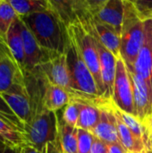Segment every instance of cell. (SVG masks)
Here are the masks:
<instances>
[{"mask_svg": "<svg viewBox=\"0 0 152 153\" xmlns=\"http://www.w3.org/2000/svg\"><path fill=\"white\" fill-rule=\"evenodd\" d=\"M21 19L41 48L48 52L66 53L70 43L67 26L51 8Z\"/></svg>", "mask_w": 152, "mask_h": 153, "instance_id": "obj_1", "label": "cell"}, {"mask_svg": "<svg viewBox=\"0 0 152 153\" xmlns=\"http://www.w3.org/2000/svg\"><path fill=\"white\" fill-rule=\"evenodd\" d=\"M68 34L70 43L65 54L70 78V94L73 98L87 100H96L103 98L73 35L69 31Z\"/></svg>", "mask_w": 152, "mask_h": 153, "instance_id": "obj_2", "label": "cell"}, {"mask_svg": "<svg viewBox=\"0 0 152 153\" xmlns=\"http://www.w3.org/2000/svg\"><path fill=\"white\" fill-rule=\"evenodd\" d=\"M125 14L121 30L120 56L127 67H133L144 39V22L138 15L133 1L124 0Z\"/></svg>", "mask_w": 152, "mask_h": 153, "instance_id": "obj_3", "label": "cell"}, {"mask_svg": "<svg viewBox=\"0 0 152 153\" xmlns=\"http://www.w3.org/2000/svg\"><path fill=\"white\" fill-rule=\"evenodd\" d=\"M27 143L39 151H44L47 144L58 138L57 113L46 108L33 112L24 125Z\"/></svg>", "mask_w": 152, "mask_h": 153, "instance_id": "obj_4", "label": "cell"}, {"mask_svg": "<svg viewBox=\"0 0 152 153\" xmlns=\"http://www.w3.org/2000/svg\"><path fill=\"white\" fill-rule=\"evenodd\" d=\"M67 29L68 31L73 35L85 64L94 77L101 97L105 98V89L101 76L99 56L93 38L86 31L78 19L68 25Z\"/></svg>", "mask_w": 152, "mask_h": 153, "instance_id": "obj_5", "label": "cell"}, {"mask_svg": "<svg viewBox=\"0 0 152 153\" xmlns=\"http://www.w3.org/2000/svg\"><path fill=\"white\" fill-rule=\"evenodd\" d=\"M84 4L97 22L121 36L125 14L124 0H84Z\"/></svg>", "mask_w": 152, "mask_h": 153, "instance_id": "obj_6", "label": "cell"}, {"mask_svg": "<svg viewBox=\"0 0 152 153\" xmlns=\"http://www.w3.org/2000/svg\"><path fill=\"white\" fill-rule=\"evenodd\" d=\"M112 100L119 109L136 117L133 101V82L126 65L121 56L118 57L116 61Z\"/></svg>", "mask_w": 152, "mask_h": 153, "instance_id": "obj_7", "label": "cell"}, {"mask_svg": "<svg viewBox=\"0 0 152 153\" xmlns=\"http://www.w3.org/2000/svg\"><path fill=\"white\" fill-rule=\"evenodd\" d=\"M127 70L133 82L135 116L147 126L152 116L151 92L144 79L136 73L133 67H127Z\"/></svg>", "mask_w": 152, "mask_h": 153, "instance_id": "obj_8", "label": "cell"}, {"mask_svg": "<svg viewBox=\"0 0 152 153\" xmlns=\"http://www.w3.org/2000/svg\"><path fill=\"white\" fill-rule=\"evenodd\" d=\"M36 69L43 74L49 83L64 88L70 92V78L66 54L52 52L48 59L43 62Z\"/></svg>", "mask_w": 152, "mask_h": 153, "instance_id": "obj_9", "label": "cell"}, {"mask_svg": "<svg viewBox=\"0 0 152 153\" xmlns=\"http://www.w3.org/2000/svg\"><path fill=\"white\" fill-rule=\"evenodd\" d=\"M0 95L15 116L25 125L31 116V102L26 81L23 83L15 84L10 90Z\"/></svg>", "mask_w": 152, "mask_h": 153, "instance_id": "obj_10", "label": "cell"}, {"mask_svg": "<svg viewBox=\"0 0 152 153\" xmlns=\"http://www.w3.org/2000/svg\"><path fill=\"white\" fill-rule=\"evenodd\" d=\"M107 100L108 99L105 98L96 100V104L101 109V116L98 125L90 133L107 144L117 143L123 145L119 139L116 117L108 107Z\"/></svg>", "mask_w": 152, "mask_h": 153, "instance_id": "obj_11", "label": "cell"}, {"mask_svg": "<svg viewBox=\"0 0 152 153\" xmlns=\"http://www.w3.org/2000/svg\"><path fill=\"white\" fill-rule=\"evenodd\" d=\"M21 19V18H20ZM21 31L23 42L25 66L24 73H31L43 62L48 59L52 52H48L41 48L37 42L35 37L21 19Z\"/></svg>", "mask_w": 152, "mask_h": 153, "instance_id": "obj_12", "label": "cell"}, {"mask_svg": "<svg viewBox=\"0 0 152 153\" xmlns=\"http://www.w3.org/2000/svg\"><path fill=\"white\" fill-rule=\"evenodd\" d=\"M134 70L144 79L152 94V20L144 22V39Z\"/></svg>", "mask_w": 152, "mask_h": 153, "instance_id": "obj_13", "label": "cell"}, {"mask_svg": "<svg viewBox=\"0 0 152 153\" xmlns=\"http://www.w3.org/2000/svg\"><path fill=\"white\" fill-rule=\"evenodd\" d=\"M25 82L23 70L12 56L0 58V94L15 84Z\"/></svg>", "mask_w": 152, "mask_h": 153, "instance_id": "obj_14", "label": "cell"}, {"mask_svg": "<svg viewBox=\"0 0 152 153\" xmlns=\"http://www.w3.org/2000/svg\"><path fill=\"white\" fill-rule=\"evenodd\" d=\"M107 105L116 117L119 139H120L123 146L126 149V151L129 153H146L151 151V149H149L146 146V144L142 140L137 138L132 133V131L126 126V125L124 123V121L121 119V117L116 111V109L114 108L113 100H108Z\"/></svg>", "mask_w": 152, "mask_h": 153, "instance_id": "obj_15", "label": "cell"}, {"mask_svg": "<svg viewBox=\"0 0 152 153\" xmlns=\"http://www.w3.org/2000/svg\"><path fill=\"white\" fill-rule=\"evenodd\" d=\"M72 100L76 102L79 108V120L77 128L91 132L98 125L101 116V109L96 104V100H87L73 97H72Z\"/></svg>", "mask_w": 152, "mask_h": 153, "instance_id": "obj_16", "label": "cell"}, {"mask_svg": "<svg viewBox=\"0 0 152 153\" xmlns=\"http://www.w3.org/2000/svg\"><path fill=\"white\" fill-rule=\"evenodd\" d=\"M71 100L72 95L70 92L64 88L51 84L47 81L43 97V105L46 109L57 112L67 106Z\"/></svg>", "mask_w": 152, "mask_h": 153, "instance_id": "obj_17", "label": "cell"}, {"mask_svg": "<svg viewBox=\"0 0 152 153\" xmlns=\"http://www.w3.org/2000/svg\"><path fill=\"white\" fill-rule=\"evenodd\" d=\"M6 45L21 68L24 72L25 66V55L23 48V42L21 31V19L17 17L10 27L6 35Z\"/></svg>", "mask_w": 152, "mask_h": 153, "instance_id": "obj_18", "label": "cell"}, {"mask_svg": "<svg viewBox=\"0 0 152 153\" xmlns=\"http://www.w3.org/2000/svg\"><path fill=\"white\" fill-rule=\"evenodd\" d=\"M58 139L65 153H77L78 128L65 124L58 116Z\"/></svg>", "mask_w": 152, "mask_h": 153, "instance_id": "obj_19", "label": "cell"}, {"mask_svg": "<svg viewBox=\"0 0 152 153\" xmlns=\"http://www.w3.org/2000/svg\"><path fill=\"white\" fill-rule=\"evenodd\" d=\"M0 137L6 146L12 148H22L27 144L25 133L0 118Z\"/></svg>", "mask_w": 152, "mask_h": 153, "instance_id": "obj_20", "label": "cell"}, {"mask_svg": "<svg viewBox=\"0 0 152 153\" xmlns=\"http://www.w3.org/2000/svg\"><path fill=\"white\" fill-rule=\"evenodd\" d=\"M9 3L20 18L50 8L48 0H9Z\"/></svg>", "mask_w": 152, "mask_h": 153, "instance_id": "obj_21", "label": "cell"}, {"mask_svg": "<svg viewBox=\"0 0 152 153\" xmlns=\"http://www.w3.org/2000/svg\"><path fill=\"white\" fill-rule=\"evenodd\" d=\"M14 9L9 3V0H1L0 2V39L6 44V35L13 22L17 18Z\"/></svg>", "mask_w": 152, "mask_h": 153, "instance_id": "obj_22", "label": "cell"}, {"mask_svg": "<svg viewBox=\"0 0 152 153\" xmlns=\"http://www.w3.org/2000/svg\"><path fill=\"white\" fill-rule=\"evenodd\" d=\"M0 118L4 122L10 124L11 126L22 130L24 132V125L23 123L15 116L13 110L9 108L7 103L0 95Z\"/></svg>", "mask_w": 152, "mask_h": 153, "instance_id": "obj_23", "label": "cell"}, {"mask_svg": "<svg viewBox=\"0 0 152 153\" xmlns=\"http://www.w3.org/2000/svg\"><path fill=\"white\" fill-rule=\"evenodd\" d=\"M60 118L70 126L77 128L79 120V108L74 100H71L70 103L63 108V112Z\"/></svg>", "mask_w": 152, "mask_h": 153, "instance_id": "obj_24", "label": "cell"}, {"mask_svg": "<svg viewBox=\"0 0 152 153\" xmlns=\"http://www.w3.org/2000/svg\"><path fill=\"white\" fill-rule=\"evenodd\" d=\"M93 140L94 135L90 132L78 128L77 153H91Z\"/></svg>", "mask_w": 152, "mask_h": 153, "instance_id": "obj_25", "label": "cell"}, {"mask_svg": "<svg viewBox=\"0 0 152 153\" xmlns=\"http://www.w3.org/2000/svg\"><path fill=\"white\" fill-rule=\"evenodd\" d=\"M133 3L142 21L152 20V0H134Z\"/></svg>", "mask_w": 152, "mask_h": 153, "instance_id": "obj_26", "label": "cell"}, {"mask_svg": "<svg viewBox=\"0 0 152 153\" xmlns=\"http://www.w3.org/2000/svg\"><path fill=\"white\" fill-rule=\"evenodd\" d=\"M91 153H108L107 143H105L104 142L94 136V140L91 147Z\"/></svg>", "mask_w": 152, "mask_h": 153, "instance_id": "obj_27", "label": "cell"}, {"mask_svg": "<svg viewBox=\"0 0 152 153\" xmlns=\"http://www.w3.org/2000/svg\"><path fill=\"white\" fill-rule=\"evenodd\" d=\"M46 153H65L58 138L56 141H55L53 143H49L47 144Z\"/></svg>", "mask_w": 152, "mask_h": 153, "instance_id": "obj_28", "label": "cell"}, {"mask_svg": "<svg viewBox=\"0 0 152 153\" xmlns=\"http://www.w3.org/2000/svg\"><path fill=\"white\" fill-rule=\"evenodd\" d=\"M107 148H108V153H129L123 145L117 143L107 144Z\"/></svg>", "mask_w": 152, "mask_h": 153, "instance_id": "obj_29", "label": "cell"}, {"mask_svg": "<svg viewBox=\"0 0 152 153\" xmlns=\"http://www.w3.org/2000/svg\"><path fill=\"white\" fill-rule=\"evenodd\" d=\"M20 153H46V148L44 149V151H39L38 150L36 147L27 143L24 146H22V148H20Z\"/></svg>", "mask_w": 152, "mask_h": 153, "instance_id": "obj_30", "label": "cell"}, {"mask_svg": "<svg viewBox=\"0 0 152 153\" xmlns=\"http://www.w3.org/2000/svg\"><path fill=\"white\" fill-rule=\"evenodd\" d=\"M3 153H20V149L18 148H12L9 146H5V148L4 149Z\"/></svg>", "mask_w": 152, "mask_h": 153, "instance_id": "obj_31", "label": "cell"}, {"mask_svg": "<svg viewBox=\"0 0 152 153\" xmlns=\"http://www.w3.org/2000/svg\"><path fill=\"white\" fill-rule=\"evenodd\" d=\"M147 127H148V130H149V137H150V143H151V146H152V116H151V119H150V121H149V123H148Z\"/></svg>", "mask_w": 152, "mask_h": 153, "instance_id": "obj_32", "label": "cell"}, {"mask_svg": "<svg viewBox=\"0 0 152 153\" xmlns=\"http://www.w3.org/2000/svg\"><path fill=\"white\" fill-rule=\"evenodd\" d=\"M5 144L4 143H1L0 142V153H3V152H4V149L5 148Z\"/></svg>", "mask_w": 152, "mask_h": 153, "instance_id": "obj_33", "label": "cell"}, {"mask_svg": "<svg viewBox=\"0 0 152 153\" xmlns=\"http://www.w3.org/2000/svg\"><path fill=\"white\" fill-rule=\"evenodd\" d=\"M146 153H152V150L151 151H150V152H146Z\"/></svg>", "mask_w": 152, "mask_h": 153, "instance_id": "obj_34", "label": "cell"}, {"mask_svg": "<svg viewBox=\"0 0 152 153\" xmlns=\"http://www.w3.org/2000/svg\"><path fill=\"white\" fill-rule=\"evenodd\" d=\"M0 2H1V0H0Z\"/></svg>", "mask_w": 152, "mask_h": 153, "instance_id": "obj_35", "label": "cell"}]
</instances>
